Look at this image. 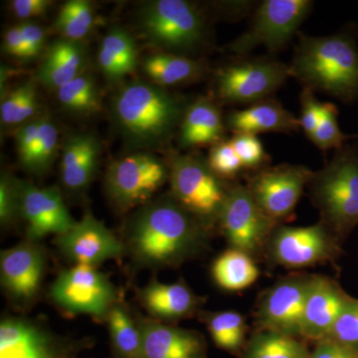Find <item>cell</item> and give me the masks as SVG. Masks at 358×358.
<instances>
[{
  "mask_svg": "<svg viewBox=\"0 0 358 358\" xmlns=\"http://www.w3.org/2000/svg\"><path fill=\"white\" fill-rule=\"evenodd\" d=\"M211 233L169 193L131 212L122 241L136 267L157 270L178 267L199 255Z\"/></svg>",
  "mask_w": 358,
  "mask_h": 358,
  "instance_id": "6da1fadb",
  "label": "cell"
},
{
  "mask_svg": "<svg viewBox=\"0 0 358 358\" xmlns=\"http://www.w3.org/2000/svg\"><path fill=\"white\" fill-rule=\"evenodd\" d=\"M189 103L152 82L122 85L112 101L117 131L131 150L162 147L178 133Z\"/></svg>",
  "mask_w": 358,
  "mask_h": 358,
  "instance_id": "7a4b0ae2",
  "label": "cell"
},
{
  "mask_svg": "<svg viewBox=\"0 0 358 358\" xmlns=\"http://www.w3.org/2000/svg\"><path fill=\"white\" fill-rule=\"evenodd\" d=\"M289 67L291 76L303 88L346 103L358 100V49L355 39L348 33L301 35Z\"/></svg>",
  "mask_w": 358,
  "mask_h": 358,
  "instance_id": "3957f363",
  "label": "cell"
},
{
  "mask_svg": "<svg viewBox=\"0 0 358 358\" xmlns=\"http://www.w3.org/2000/svg\"><path fill=\"white\" fill-rule=\"evenodd\" d=\"M308 194L320 222L343 242L358 225V145L336 150L333 159L308 183Z\"/></svg>",
  "mask_w": 358,
  "mask_h": 358,
  "instance_id": "277c9868",
  "label": "cell"
},
{
  "mask_svg": "<svg viewBox=\"0 0 358 358\" xmlns=\"http://www.w3.org/2000/svg\"><path fill=\"white\" fill-rule=\"evenodd\" d=\"M167 164L173 199L208 229L218 227L233 183L219 178L199 155L173 152Z\"/></svg>",
  "mask_w": 358,
  "mask_h": 358,
  "instance_id": "5b68a950",
  "label": "cell"
},
{
  "mask_svg": "<svg viewBox=\"0 0 358 358\" xmlns=\"http://www.w3.org/2000/svg\"><path fill=\"white\" fill-rule=\"evenodd\" d=\"M141 32L152 46L183 55L203 43L205 22L185 0H155L143 4L138 16Z\"/></svg>",
  "mask_w": 358,
  "mask_h": 358,
  "instance_id": "8992f818",
  "label": "cell"
},
{
  "mask_svg": "<svg viewBox=\"0 0 358 358\" xmlns=\"http://www.w3.org/2000/svg\"><path fill=\"white\" fill-rule=\"evenodd\" d=\"M52 303L67 315H83L106 322L119 301V293L107 275L96 267L76 265L59 273L49 289Z\"/></svg>",
  "mask_w": 358,
  "mask_h": 358,
  "instance_id": "52a82bcc",
  "label": "cell"
},
{
  "mask_svg": "<svg viewBox=\"0 0 358 358\" xmlns=\"http://www.w3.org/2000/svg\"><path fill=\"white\" fill-rule=\"evenodd\" d=\"M167 180V162L150 152H138L110 164L106 173L105 189L115 208L127 213L152 201Z\"/></svg>",
  "mask_w": 358,
  "mask_h": 358,
  "instance_id": "ba28073f",
  "label": "cell"
},
{
  "mask_svg": "<svg viewBox=\"0 0 358 358\" xmlns=\"http://www.w3.org/2000/svg\"><path fill=\"white\" fill-rule=\"evenodd\" d=\"M312 8L310 0H265L257 9L249 29L231 42L228 50L242 57L261 46L282 50L298 33Z\"/></svg>",
  "mask_w": 358,
  "mask_h": 358,
  "instance_id": "9c48e42d",
  "label": "cell"
},
{
  "mask_svg": "<svg viewBox=\"0 0 358 358\" xmlns=\"http://www.w3.org/2000/svg\"><path fill=\"white\" fill-rule=\"evenodd\" d=\"M341 241L322 222L305 227L279 225L268 238L265 252L275 265L303 268L336 260Z\"/></svg>",
  "mask_w": 358,
  "mask_h": 358,
  "instance_id": "30bf717a",
  "label": "cell"
},
{
  "mask_svg": "<svg viewBox=\"0 0 358 358\" xmlns=\"http://www.w3.org/2000/svg\"><path fill=\"white\" fill-rule=\"evenodd\" d=\"M289 77V66L274 59H243L218 70L216 94L227 103L252 105L270 98Z\"/></svg>",
  "mask_w": 358,
  "mask_h": 358,
  "instance_id": "8fae6325",
  "label": "cell"
},
{
  "mask_svg": "<svg viewBox=\"0 0 358 358\" xmlns=\"http://www.w3.org/2000/svg\"><path fill=\"white\" fill-rule=\"evenodd\" d=\"M85 346L24 315H4L0 322V358H78Z\"/></svg>",
  "mask_w": 358,
  "mask_h": 358,
  "instance_id": "7c38bea8",
  "label": "cell"
},
{
  "mask_svg": "<svg viewBox=\"0 0 358 358\" xmlns=\"http://www.w3.org/2000/svg\"><path fill=\"white\" fill-rule=\"evenodd\" d=\"M279 225L261 209L245 185L233 183L218 223L229 248L255 256L264 252Z\"/></svg>",
  "mask_w": 358,
  "mask_h": 358,
  "instance_id": "4fadbf2b",
  "label": "cell"
},
{
  "mask_svg": "<svg viewBox=\"0 0 358 358\" xmlns=\"http://www.w3.org/2000/svg\"><path fill=\"white\" fill-rule=\"evenodd\" d=\"M313 174L300 164L266 166L252 171L245 187L261 209L280 223L291 217Z\"/></svg>",
  "mask_w": 358,
  "mask_h": 358,
  "instance_id": "5bb4252c",
  "label": "cell"
},
{
  "mask_svg": "<svg viewBox=\"0 0 358 358\" xmlns=\"http://www.w3.org/2000/svg\"><path fill=\"white\" fill-rule=\"evenodd\" d=\"M312 275H289L263 293L255 313L258 331H275L301 338L303 308Z\"/></svg>",
  "mask_w": 358,
  "mask_h": 358,
  "instance_id": "9a60e30c",
  "label": "cell"
},
{
  "mask_svg": "<svg viewBox=\"0 0 358 358\" xmlns=\"http://www.w3.org/2000/svg\"><path fill=\"white\" fill-rule=\"evenodd\" d=\"M47 268L46 250L39 242L24 240L0 254V282L16 307L28 308L38 298Z\"/></svg>",
  "mask_w": 358,
  "mask_h": 358,
  "instance_id": "2e32d148",
  "label": "cell"
},
{
  "mask_svg": "<svg viewBox=\"0 0 358 358\" xmlns=\"http://www.w3.org/2000/svg\"><path fill=\"white\" fill-rule=\"evenodd\" d=\"M56 245L61 255L74 266L98 268L126 254L122 240L90 213L64 234L56 236Z\"/></svg>",
  "mask_w": 358,
  "mask_h": 358,
  "instance_id": "e0dca14e",
  "label": "cell"
},
{
  "mask_svg": "<svg viewBox=\"0 0 358 358\" xmlns=\"http://www.w3.org/2000/svg\"><path fill=\"white\" fill-rule=\"evenodd\" d=\"M20 193V215L26 222V239L40 242L50 234L59 236L76 224L55 186L38 187L21 180Z\"/></svg>",
  "mask_w": 358,
  "mask_h": 358,
  "instance_id": "ac0fdd59",
  "label": "cell"
},
{
  "mask_svg": "<svg viewBox=\"0 0 358 358\" xmlns=\"http://www.w3.org/2000/svg\"><path fill=\"white\" fill-rule=\"evenodd\" d=\"M353 300L341 285L326 275H313L301 322V338H327L339 315Z\"/></svg>",
  "mask_w": 358,
  "mask_h": 358,
  "instance_id": "d6986e66",
  "label": "cell"
},
{
  "mask_svg": "<svg viewBox=\"0 0 358 358\" xmlns=\"http://www.w3.org/2000/svg\"><path fill=\"white\" fill-rule=\"evenodd\" d=\"M143 334L141 358H206L202 334L136 315Z\"/></svg>",
  "mask_w": 358,
  "mask_h": 358,
  "instance_id": "ffe728a7",
  "label": "cell"
},
{
  "mask_svg": "<svg viewBox=\"0 0 358 358\" xmlns=\"http://www.w3.org/2000/svg\"><path fill=\"white\" fill-rule=\"evenodd\" d=\"M101 145L93 134L74 133L65 138L61 159V182L67 192L78 194L89 187L96 173Z\"/></svg>",
  "mask_w": 358,
  "mask_h": 358,
  "instance_id": "44dd1931",
  "label": "cell"
},
{
  "mask_svg": "<svg viewBox=\"0 0 358 358\" xmlns=\"http://www.w3.org/2000/svg\"><path fill=\"white\" fill-rule=\"evenodd\" d=\"M138 296L148 317L164 322L192 317L199 312L203 301L185 282L162 284L157 279L138 289Z\"/></svg>",
  "mask_w": 358,
  "mask_h": 358,
  "instance_id": "7402d4cb",
  "label": "cell"
},
{
  "mask_svg": "<svg viewBox=\"0 0 358 358\" xmlns=\"http://www.w3.org/2000/svg\"><path fill=\"white\" fill-rule=\"evenodd\" d=\"M226 129L234 134L257 136L264 133H296L300 119L274 99H266L249 105L243 110L229 113L225 119Z\"/></svg>",
  "mask_w": 358,
  "mask_h": 358,
  "instance_id": "603a6c76",
  "label": "cell"
},
{
  "mask_svg": "<svg viewBox=\"0 0 358 358\" xmlns=\"http://www.w3.org/2000/svg\"><path fill=\"white\" fill-rule=\"evenodd\" d=\"M226 124L217 103L211 99H197L189 103L178 131L181 148L214 145L225 140Z\"/></svg>",
  "mask_w": 358,
  "mask_h": 358,
  "instance_id": "cb8c5ba5",
  "label": "cell"
},
{
  "mask_svg": "<svg viewBox=\"0 0 358 358\" xmlns=\"http://www.w3.org/2000/svg\"><path fill=\"white\" fill-rule=\"evenodd\" d=\"M87 60L88 53L82 41L56 40L47 49L37 72V79L47 88L57 91L85 72Z\"/></svg>",
  "mask_w": 358,
  "mask_h": 358,
  "instance_id": "d4e9b609",
  "label": "cell"
},
{
  "mask_svg": "<svg viewBox=\"0 0 358 358\" xmlns=\"http://www.w3.org/2000/svg\"><path fill=\"white\" fill-rule=\"evenodd\" d=\"M98 64L103 77L119 83L138 68V47L131 34L120 27H113L103 37L98 53Z\"/></svg>",
  "mask_w": 358,
  "mask_h": 358,
  "instance_id": "484cf974",
  "label": "cell"
},
{
  "mask_svg": "<svg viewBox=\"0 0 358 358\" xmlns=\"http://www.w3.org/2000/svg\"><path fill=\"white\" fill-rule=\"evenodd\" d=\"M143 71L152 83L166 88L197 81L203 76L205 68L186 56L157 53L143 59Z\"/></svg>",
  "mask_w": 358,
  "mask_h": 358,
  "instance_id": "4316f807",
  "label": "cell"
},
{
  "mask_svg": "<svg viewBox=\"0 0 358 358\" xmlns=\"http://www.w3.org/2000/svg\"><path fill=\"white\" fill-rule=\"evenodd\" d=\"M211 275L221 289L238 292L251 287L260 277V270L249 254L229 248L214 260Z\"/></svg>",
  "mask_w": 358,
  "mask_h": 358,
  "instance_id": "83f0119b",
  "label": "cell"
},
{
  "mask_svg": "<svg viewBox=\"0 0 358 358\" xmlns=\"http://www.w3.org/2000/svg\"><path fill=\"white\" fill-rule=\"evenodd\" d=\"M110 345L115 358H141L143 334L136 315L117 301L108 315Z\"/></svg>",
  "mask_w": 358,
  "mask_h": 358,
  "instance_id": "f1b7e54d",
  "label": "cell"
},
{
  "mask_svg": "<svg viewBox=\"0 0 358 358\" xmlns=\"http://www.w3.org/2000/svg\"><path fill=\"white\" fill-rule=\"evenodd\" d=\"M303 339L270 331H257L247 341L241 358H310Z\"/></svg>",
  "mask_w": 358,
  "mask_h": 358,
  "instance_id": "f546056e",
  "label": "cell"
},
{
  "mask_svg": "<svg viewBox=\"0 0 358 358\" xmlns=\"http://www.w3.org/2000/svg\"><path fill=\"white\" fill-rule=\"evenodd\" d=\"M200 317L218 348L233 355L243 352L246 345L247 324L241 313L224 310L201 313Z\"/></svg>",
  "mask_w": 358,
  "mask_h": 358,
  "instance_id": "4dcf8cb0",
  "label": "cell"
},
{
  "mask_svg": "<svg viewBox=\"0 0 358 358\" xmlns=\"http://www.w3.org/2000/svg\"><path fill=\"white\" fill-rule=\"evenodd\" d=\"M56 92L59 103L68 113L88 115L102 110L98 86L88 73H82Z\"/></svg>",
  "mask_w": 358,
  "mask_h": 358,
  "instance_id": "1f68e13d",
  "label": "cell"
},
{
  "mask_svg": "<svg viewBox=\"0 0 358 358\" xmlns=\"http://www.w3.org/2000/svg\"><path fill=\"white\" fill-rule=\"evenodd\" d=\"M95 15L89 1L69 0L61 7L54 27L63 38L82 41L93 29Z\"/></svg>",
  "mask_w": 358,
  "mask_h": 358,
  "instance_id": "d6a6232c",
  "label": "cell"
},
{
  "mask_svg": "<svg viewBox=\"0 0 358 358\" xmlns=\"http://www.w3.org/2000/svg\"><path fill=\"white\" fill-rule=\"evenodd\" d=\"M59 131L50 117H41L38 138L29 164L24 171L34 176H42L51 169L57 157Z\"/></svg>",
  "mask_w": 358,
  "mask_h": 358,
  "instance_id": "836d02e7",
  "label": "cell"
},
{
  "mask_svg": "<svg viewBox=\"0 0 358 358\" xmlns=\"http://www.w3.org/2000/svg\"><path fill=\"white\" fill-rule=\"evenodd\" d=\"M338 115V107L334 103H324L319 126L310 138L313 145H317L320 150L324 152L329 150H338L345 147L350 138H358V134L348 136L341 131Z\"/></svg>",
  "mask_w": 358,
  "mask_h": 358,
  "instance_id": "e575fe53",
  "label": "cell"
},
{
  "mask_svg": "<svg viewBox=\"0 0 358 358\" xmlns=\"http://www.w3.org/2000/svg\"><path fill=\"white\" fill-rule=\"evenodd\" d=\"M21 179L13 174L2 173L0 178V222L9 227L21 218Z\"/></svg>",
  "mask_w": 358,
  "mask_h": 358,
  "instance_id": "d590c367",
  "label": "cell"
},
{
  "mask_svg": "<svg viewBox=\"0 0 358 358\" xmlns=\"http://www.w3.org/2000/svg\"><path fill=\"white\" fill-rule=\"evenodd\" d=\"M229 141L244 169L256 171L268 166L270 157L264 150L258 136L249 134H234Z\"/></svg>",
  "mask_w": 358,
  "mask_h": 358,
  "instance_id": "8d00e7d4",
  "label": "cell"
},
{
  "mask_svg": "<svg viewBox=\"0 0 358 358\" xmlns=\"http://www.w3.org/2000/svg\"><path fill=\"white\" fill-rule=\"evenodd\" d=\"M207 162L212 171L226 181L236 178L244 169L229 140L212 145Z\"/></svg>",
  "mask_w": 358,
  "mask_h": 358,
  "instance_id": "74e56055",
  "label": "cell"
},
{
  "mask_svg": "<svg viewBox=\"0 0 358 358\" xmlns=\"http://www.w3.org/2000/svg\"><path fill=\"white\" fill-rule=\"evenodd\" d=\"M327 338L336 341L358 355V299L353 298L350 305L339 315Z\"/></svg>",
  "mask_w": 358,
  "mask_h": 358,
  "instance_id": "f35d334b",
  "label": "cell"
},
{
  "mask_svg": "<svg viewBox=\"0 0 358 358\" xmlns=\"http://www.w3.org/2000/svg\"><path fill=\"white\" fill-rule=\"evenodd\" d=\"M41 117H34L31 121L21 124L16 129L15 140L17 148L18 162L23 169L29 164L33 150L38 138Z\"/></svg>",
  "mask_w": 358,
  "mask_h": 358,
  "instance_id": "ab89813d",
  "label": "cell"
},
{
  "mask_svg": "<svg viewBox=\"0 0 358 358\" xmlns=\"http://www.w3.org/2000/svg\"><path fill=\"white\" fill-rule=\"evenodd\" d=\"M301 129L308 138H312L315 129L319 126L322 117V105L317 100L315 92L308 88H303L301 96Z\"/></svg>",
  "mask_w": 358,
  "mask_h": 358,
  "instance_id": "60d3db41",
  "label": "cell"
},
{
  "mask_svg": "<svg viewBox=\"0 0 358 358\" xmlns=\"http://www.w3.org/2000/svg\"><path fill=\"white\" fill-rule=\"evenodd\" d=\"M20 27L27 50L28 59L37 57L43 51L46 42V34L43 28L31 21L21 23Z\"/></svg>",
  "mask_w": 358,
  "mask_h": 358,
  "instance_id": "b9f144b4",
  "label": "cell"
},
{
  "mask_svg": "<svg viewBox=\"0 0 358 358\" xmlns=\"http://www.w3.org/2000/svg\"><path fill=\"white\" fill-rule=\"evenodd\" d=\"M25 90L26 82L11 91L6 92L2 96L1 103H0V120L4 126H13L14 115L24 96Z\"/></svg>",
  "mask_w": 358,
  "mask_h": 358,
  "instance_id": "7bdbcfd3",
  "label": "cell"
},
{
  "mask_svg": "<svg viewBox=\"0 0 358 358\" xmlns=\"http://www.w3.org/2000/svg\"><path fill=\"white\" fill-rule=\"evenodd\" d=\"M53 2L50 0H14L11 2L13 13L20 20H29L43 15Z\"/></svg>",
  "mask_w": 358,
  "mask_h": 358,
  "instance_id": "ee69618b",
  "label": "cell"
},
{
  "mask_svg": "<svg viewBox=\"0 0 358 358\" xmlns=\"http://www.w3.org/2000/svg\"><path fill=\"white\" fill-rule=\"evenodd\" d=\"M310 358H358L357 353L329 338L317 341Z\"/></svg>",
  "mask_w": 358,
  "mask_h": 358,
  "instance_id": "f6af8a7d",
  "label": "cell"
},
{
  "mask_svg": "<svg viewBox=\"0 0 358 358\" xmlns=\"http://www.w3.org/2000/svg\"><path fill=\"white\" fill-rule=\"evenodd\" d=\"M4 53L13 57L20 59H28L27 50L24 41H23L22 34L20 25L13 26L9 28L3 37Z\"/></svg>",
  "mask_w": 358,
  "mask_h": 358,
  "instance_id": "bcb514c9",
  "label": "cell"
}]
</instances>
